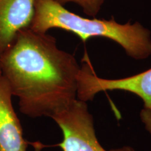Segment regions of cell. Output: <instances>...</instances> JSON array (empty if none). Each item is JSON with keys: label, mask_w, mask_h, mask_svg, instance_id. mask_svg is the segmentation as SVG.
<instances>
[{"label": "cell", "mask_w": 151, "mask_h": 151, "mask_svg": "<svg viewBox=\"0 0 151 151\" xmlns=\"http://www.w3.org/2000/svg\"><path fill=\"white\" fill-rule=\"evenodd\" d=\"M0 69L20 112L30 118H52L77 99L80 65L47 33L22 30L0 58Z\"/></svg>", "instance_id": "1"}, {"label": "cell", "mask_w": 151, "mask_h": 151, "mask_svg": "<svg viewBox=\"0 0 151 151\" xmlns=\"http://www.w3.org/2000/svg\"><path fill=\"white\" fill-rule=\"evenodd\" d=\"M78 75L77 99L92 101L97 93L106 90L132 92L142 99L143 108L151 111V68L138 74L119 79L99 78L94 72L88 55H85Z\"/></svg>", "instance_id": "4"}, {"label": "cell", "mask_w": 151, "mask_h": 151, "mask_svg": "<svg viewBox=\"0 0 151 151\" xmlns=\"http://www.w3.org/2000/svg\"><path fill=\"white\" fill-rule=\"evenodd\" d=\"M36 0H0V58L22 30L29 28Z\"/></svg>", "instance_id": "5"}, {"label": "cell", "mask_w": 151, "mask_h": 151, "mask_svg": "<svg viewBox=\"0 0 151 151\" xmlns=\"http://www.w3.org/2000/svg\"><path fill=\"white\" fill-rule=\"evenodd\" d=\"M10 86L0 75V151H27L28 142L15 112Z\"/></svg>", "instance_id": "6"}, {"label": "cell", "mask_w": 151, "mask_h": 151, "mask_svg": "<svg viewBox=\"0 0 151 151\" xmlns=\"http://www.w3.org/2000/svg\"><path fill=\"white\" fill-rule=\"evenodd\" d=\"M29 28L41 34L54 28L64 29L77 35L84 43L92 37H105L116 42L135 60H144L151 55L150 32L140 22L120 24L113 17L111 20L83 18L55 0H36Z\"/></svg>", "instance_id": "2"}, {"label": "cell", "mask_w": 151, "mask_h": 151, "mask_svg": "<svg viewBox=\"0 0 151 151\" xmlns=\"http://www.w3.org/2000/svg\"><path fill=\"white\" fill-rule=\"evenodd\" d=\"M1 74V69H0V75Z\"/></svg>", "instance_id": "9"}, {"label": "cell", "mask_w": 151, "mask_h": 151, "mask_svg": "<svg viewBox=\"0 0 151 151\" xmlns=\"http://www.w3.org/2000/svg\"><path fill=\"white\" fill-rule=\"evenodd\" d=\"M56 1L65 5L69 2H73L80 6L83 12L89 16L94 17L99 12L104 0H55Z\"/></svg>", "instance_id": "7"}, {"label": "cell", "mask_w": 151, "mask_h": 151, "mask_svg": "<svg viewBox=\"0 0 151 151\" xmlns=\"http://www.w3.org/2000/svg\"><path fill=\"white\" fill-rule=\"evenodd\" d=\"M140 118L145 129L151 136V111L143 108L140 112Z\"/></svg>", "instance_id": "8"}, {"label": "cell", "mask_w": 151, "mask_h": 151, "mask_svg": "<svg viewBox=\"0 0 151 151\" xmlns=\"http://www.w3.org/2000/svg\"><path fill=\"white\" fill-rule=\"evenodd\" d=\"M52 119L62 132L63 141L56 146L63 151H135L128 146L105 150L96 136L93 117L88 111V104L78 99Z\"/></svg>", "instance_id": "3"}]
</instances>
